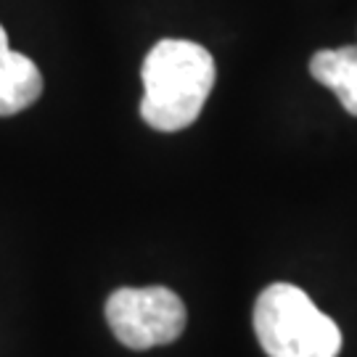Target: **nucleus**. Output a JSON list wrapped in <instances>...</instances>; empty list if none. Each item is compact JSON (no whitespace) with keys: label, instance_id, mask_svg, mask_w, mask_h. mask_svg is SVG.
Masks as SVG:
<instances>
[{"label":"nucleus","instance_id":"obj_1","mask_svg":"<svg viewBox=\"0 0 357 357\" xmlns=\"http://www.w3.org/2000/svg\"><path fill=\"white\" fill-rule=\"evenodd\" d=\"M141 116L159 132H178L193 125L215 88V59L204 45L167 38L143 61Z\"/></svg>","mask_w":357,"mask_h":357},{"label":"nucleus","instance_id":"obj_2","mask_svg":"<svg viewBox=\"0 0 357 357\" xmlns=\"http://www.w3.org/2000/svg\"><path fill=\"white\" fill-rule=\"evenodd\" d=\"M255 333L268 357H339L342 331L294 283H270L255 302Z\"/></svg>","mask_w":357,"mask_h":357},{"label":"nucleus","instance_id":"obj_3","mask_svg":"<svg viewBox=\"0 0 357 357\" xmlns=\"http://www.w3.org/2000/svg\"><path fill=\"white\" fill-rule=\"evenodd\" d=\"M185 305L167 286L116 289L106 299V323L128 349L172 344L185 331Z\"/></svg>","mask_w":357,"mask_h":357},{"label":"nucleus","instance_id":"obj_4","mask_svg":"<svg viewBox=\"0 0 357 357\" xmlns=\"http://www.w3.org/2000/svg\"><path fill=\"white\" fill-rule=\"evenodd\" d=\"M43 93V75L24 53L8 51L0 61V116L29 109Z\"/></svg>","mask_w":357,"mask_h":357},{"label":"nucleus","instance_id":"obj_5","mask_svg":"<svg viewBox=\"0 0 357 357\" xmlns=\"http://www.w3.org/2000/svg\"><path fill=\"white\" fill-rule=\"evenodd\" d=\"M310 75L336 93L344 112L357 116V45L318 51L310 59Z\"/></svg>","mask_w":357,"mask_h":357},{"label":"nucleus","instance_id":"obj_6","mask_svg":"<svg viewBox=\"0 0 357 357\" xmlns=\"http://www.w3.org/2000/svg\"><path fill=\"white\" fill-rule=\"evenodd\" d=\"M11 51V45H8V35H6V29L0 24V61L6 59V53Z\"/></svg>","mask_w":357,"mask_h":357}]
</instances>
